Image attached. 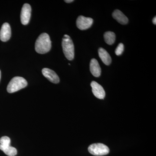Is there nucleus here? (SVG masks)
<instances>
[{"label": "nucleus", "instance_id": "obj_9", "mask_svg": "<svg viewBox=\"0 0 156 156\" xmlns=\"http://www.w3.org/2000/svg\"><path fill=\"white\" fill-rule=\"evenodd\" d=\"M42 73L43 75L51 83L55 84L59 83V78L54 71L50 69L45 68L42 69Z\"/></svg>", "mask_w": 156, "mask_h": 156}, {"label": "nucleus", "instance_id": "obj_12", "mask_svg": "<svg viewBox=\"0 0 156 156\" xmlns=\"http://www.w3.org/2000/svg\"><path fill=\"white\" fill-rule=\"evenodd\" d=\"M98 56L103 63L106 65H109L112 62V58L106 50L102 48H100L98 50Z\"/></svg>", "mask_w": 156, "mask_h": 156}, {"label": "nucleus", "instance_id": "obj_11", "mask_svg": "<svg viewBox=\"0 0 156 156\" xmlns=\"http://www.w3.org/2000/svg\"><path fill=\"white\" fill-rule=\"evenodd\" d=\"M112 17L118 21L119 23L122 24H126L128 23V19L122 11L119 10H115L112 13Z\"/></svg>", "mask_w": 156, "mask_h": 156}, {"label": "nucleus", "instance_id": "obj_2", "mask_svg": "<svg viewBox=\"0 0 156 156\" xmlns=\"http://www.w3.org/2000/svg\"><path fill=\"white\" fill-rule=\"evenodd\" d=\"M62 45L66 57L68 60H72L74 57V46L69 36L64 35L62 38Z\"/></svg>", "mask_w": 156, "mask_h": 156}, {"label": "nucleus", "instance_id": "obj_8", "mask_svg": "<svg viewBox=\"0 0 156 156\" xmlns=\"http://www.w3.org/2000/svg\"><path fill=\"white\" fill-rule=\"evenodd\" d=\"M11 27L9 23H5L0 30V39L2 41H7L11 38Z\"/></svg>", "mask_w": 156, "mask_h": 156}, {"label": "nucleus", "instance_id": "obj_19", "mask_svg": "<svg viewBox=\"0 0 156 156\" xmlns=\"http://www.w3.org/2000/svg\"><path fill=\"white\" fill-rule=\"evenodd\" d=\"M1 70H0V80H1Z\"/></svg>", "mask_w": 156, "mask_h": 156}, {"label": "nucleus", "instance_id": "obj_7", "mask_svg": "<svg viewBox=\"0 0 156 156\" xmlns=\"http://www.w3.org/2000/svg\"><path fill=\"white\" fill-rule=\"evenodd\" d=\"M92 92L95 97L99 99H102L105 96V92L103 87L95 81H92L91 83Z\"/></svg>", "mask_w": 156, "mask_h": 156}, {"label": "nucleus", "instance_id": "obj_5", "mask_svg": "<svg viewBox=\"0 0 156 156\" xmlns=\"http://www.w3.org/2000/svg\"><path fill=\"white\" fill-rule=\"evenodd\" d=\"M93 20L90 17L80 16L76 20V26L80 30H86L90 28L93 23Z\"/></svg>", "mask_w": 156, "mask_h": 156}, {"label": "nucleus", "instance_id": "obj_17", "mask_svg": "<svg viewBox=\"0 0 156 156\" xmlns=\"http://www.w3.org/2000/svg\"><path fill=\"white\" fill-rule=\"evenodd\" d=\"M152 22L154 24L156 25V17H155L152 20Z\"/></svg>", "mask_w": 156, "mask_h": 156}, {"label": "nucleus", "instance_id": "obj_6", "mask_svg": "<svg viewBox=\"0 0 156 156\" xmlns=\"http://www.w3.org/2000/svg\"><path fill=\"white\" fill-rule=\"evenodd\" d=\"M31 13V8L28 4H25L23 6L20 14V20L23 25H27L29 22Z\"/></svg>", "mask_w": 156, "mask_h": 156}, {"label": "nucleus", "instance_id": "obj_18", "mask_svg": "<svg viewBox=\"0 0 156 156\" xmlns=\"http://www.w3.org/2000/svg\"><path fill=\"white\" fill-rule=\"evenodd\" d=\"M73 1V0H65V1H64V2L66 3H69L72 2Z\"/></svg>", "mask_w": 156, "mask_h": 156}, {"label": "nucleus", "instance_id": "obj_10", "mask_svg": "<svg viewBox=\"0 0 156 156\" xmlns=\"http://www.w3.org/2000/svg\"><path fill=\"white\" fill-rule=\"evenodd\" d=\"M90 70L92 75L96 77L100 76L101 74V69L98 62L95 58L91 59L90 63Z\"/></svg>", "mask_w": 156, "mask_h": 156}, {"label": "nucleus", "instance_id": "obj_1", "mask_svg": "<svg viewBox=\"0 0 156 156\" xmlns=\"http://www.w3.org/2000/svg\"><path fill=\"white\" fill-rule=\"evenodd\" d=\"M51 48V41L49 35L47 33L41 34L35 42L36 51L40 54H44L50 51Z\"/></svg>", "mask_w": 156, "mask_h": 156}, {"label": "nucleus", "instance_id": "obj_16", "mask_svg": "<svg viewBox=\"0 0 156 156\" xmlns=\"http://www.w3.org/2000/svg\"><path fill=\"white\" fill-rule=\"evenodd\" d=\"M124 45L122 43H120L118 45L116 49L115 53L116 55H117V56H120V55H122L123 51H124Z\"/></svg>", "mask_w": 156, "mask_h": 156}, {"label": "nucleus", "instance_id": "obj_13", "mask_svg": "<svg viewBox=\"0 0 156 156\" xmlns=\"http://www.w3.org/2000/svg\"><path fill=\"white\" fill-rule=\"evenodd\" d=\"M0 150L2 151L6 155L9 156H14L17 154V149L10 145L3 146L0 144Z\"/></svg>", "mask_w": 156, "mask_h": 156}, {"label": "nucleus", "instance_id": "obj_15", "mask_svg": "<svg viewBox=\"0 0 156 156\" xmlns=\"http://www.w3.org/2000/svg\"><path fill=\"white\" fill-rule=\"evenodd\" d=\"M11 139L7 136H3L0 138V144L3 146L10 145Z\"/></svg>", "mask_w": 156, "mask_h": 156}, {"label": "nucleus", "instance_id": "obj_3", "mask_svg": "<svg viewBox=\"0 0 156 156\" xmlns=\"http://www.w3.org/2000/svg\"><path fill=\"white\" fill-rule=\"evenodd\" d=\"M27 85V81L24 78L20 76L14 77L8 84L7 91L10 93H14L25 88Z\"/></svg>", "mask_w": 156, "mask_h": 156}, {"label": "nucleus", "instance_id": "obj_4", "mask_svg": "<svg viewBox=\"0 0 156 156\" xmlns=\"http://www.w3.org/2000/svg\"><path fill=\"white\" fill-rule=\"evenodd\" d=\"M89 152L93 155L104 156L109 153L108 147L101 143H95L91 144L88 147Z\"/></svg>", "mask_w": 156, "mask_h": 156}, {"label": "nucleus", "instance_id": "obj_14", "mask_svg": "<svg viewBox=\"0 0 156 156\" xmlns=\"http://www.w3.org/2000/svg\"><path fill=\"white\" fill-rule=\"evenodd\" d=\"M105 41L108 45H112L115 41V34L111 31L106 32L104 35Z\"/></svg>", "mask_w": 156, "mask_h": 156}]
</instances>
